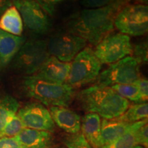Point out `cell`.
Listing matches in <instances>:
<instances>
[{
	"label": "cell",
	"mask_w": 148,
	"mask_h": 148,
	"mask_svg": "<svg viewBox=\"0 0 148 148\" xmlns=\"http://www.w3.org/2000/svg\"><path fill=\"white\" fill-rule=\"evenodd\" d=\"M123 6L120 3H113L102 8L82 10L66 21L67 32L97 45L113 30L114 18Z\"/></svg>",
	"instance_id": "6da1fadb"
},
{
	"label": "cell",
	"mask_w": 148,
	"mask_h": 148,
	"mask_svg": "<svg viewBox=\"0 0 148 148\" xmlns=\"http://www.w3.org/2000/svg\"><path fill=\"white\" fill-rule=\"evenodd\" d=\"M83 110L97 114L104 119H116L130 106L127 99L108 86L97 85L81 90L77 95Z\"/></svg>",
	"instance_id": "7a4b0ae2"
},
{
	"label": "cell",
	"mask_w": 148,
	"mask_h": 148,
	"mask_svg": "<svg viewBox=\"0 0 148 148\" xmlns=\"http://www.w3.org/2000/svg\"><path fill=\"white\" fill-rule=\"evenodd\" d=\"M22 88L27 96L51 106H69L75 94L68 84L47 82L33 75L24 77Z\"/></svg>",
	"instance_id": "3957f363"
},
{
	"label": "cell",
	"mask_w": 148,
	"mask_h": 148,
	"mask_svg": "<svg viewBox=\"0 0 148 148\" xmlns=\"http://www.w3.org/2000/svg\"><path fill=\"white\" fill-rule=\"evenodd\" d=\"M101 63L91 48H84L74 58L65 84L77 88L95 80L99 76Z\"/></svg>",
	"instance_id": "277c9868"
},
{
	"label": "cell",
	"mask_w": 148,
	"mask_h": 148,
	"mask_svg": "<svg viewBox=\"0 0 148 148\" xmlns=\"http://www.w3.org/2000/svg\"><path fill=\"white\" fill-rule=\"evenodd\" d=\"M50 56L47 42L44 40H29L25 42L12 59V67L26 75H34Z\"/></svg>",
	"instance_id": "5b68a950"
},
{
	"label": "cell",
	"mask_w": 148,
	"mask_h": 148,
	"mask_svg": "<svg viewBox=\"0 0 148 148\" xmlns=\"http://www.w3.org/2000/svg\"><path fill=\"white\" fill-rule=\"evenodd\" d=\"M114 25L122 34L140 36L148 30V8L145 4H127L114 18Z\"/></svg>",
	"instance_id": "8992f818"
},
{
	"label": "cell",
	"mask_w": 148,
	"mask_h": 148,
	"mask_svg": "<svg viewBox=\"0 0 148 148\" xmlns=\"http://www.w3.org/2000/svg\"><path fill=\"white\" fill-rule=\"evenodd\" d=\"M140 77L138 62L134 57L127 56L99 73L96 85L110 87L114 84H133Z\"/></svg>",
	"instance_id": "52a82bcc"
},
{
	"label": "cell",
	"mask_w": 148,
	"mask_h": 148,
	"mask_svg": "<svg viewBox=\"0 0 148 148\" xmlns=\"http://www.w3.org/2000/svg\"><path fill=\"white\" fill-rule=\"evenodd\" d=\"M132 47L129 36L110 33L96 45L94 53L101 63L113 64L132 54Z\"/></svg>",
	"instance_id": "ba28073f"
},
{
	"label": "cell",
	"mask_w": 148,
	"mask_h": 148,
	"mask_svg": "<svg viewBox=\"0 0 148 148\" xmlns=\"http://www.w3.org/2000/svg\"><path fill=\"white\" fill-rule=\"evenodd\" d=\"M25 27L37 34H46L51 28V20L35 0H13Z\"/></svg>",
	"instance_id": "9c48e42d"
},
{
	"label": "cell",
	"mask_w": 148,
	"mask_h": 148,
	"mask_svg": "<svg viewBox=\"0 0 148 148\" xmlns=\"http://www.w3.org/2000/svg\"><path fill=\"white\" fill-rule=\"evenodd\" d=\"M86 45L84 38L69 32L53 35L47 42L49 55L64 62L73 60Z\"/></svg>",
	"instance_id": "30bf717a"
},
{
	"label": "cell",
	"mask_w": 148,
	"mask_h": 148,
	"mask_svg": "<svg viewBox=\"0 0 148 148\" xmlns=\"http://www.w3.org/2000/svg\"><path fill=\"white\" fill-rule=\"evenodd\" d=\"M17 116L27 128L49 132L55 130V123L50 112L40 103H27L18 110Z\"/></svg>",
	"instance_id": "8fae6325"
},
{
	"label": "cell",
	"mask_w": 148,
	"mask_h": 148,
	"mask_svg": "<svg viewBox=\"0 0 148 148\" xmlns=\"http://www.w3.org/2000/svg\"><path fill=\"white\" fill-rule=\"evenodd\" d=\"M71 64L49 56L36 73L35 77L47 82L65 84L70 71Z\"/></svg>",
	"instance_id": "7c38bea8"
},
{
	"label": "cell",
	"mask_w": 148,
	"mask_h": 148,
	"mask_svg": "<svg viewBox=\"0 0 148 148\" xmlns=\"http://www.w3.org/2000/svg\"><path fill=\"white\" fill-rule=\"evenodd\" d=\"M54 123L69 134H76L81 129V118L74 111L63 106H51L49 108Z\"/></svg>",
	"instance_id": "4fadbf2b"
},
{
	"label": "cell",
	"mask_w": 148,
	"mask_h": 148,
	"mask_svg": "<svg viewBox=\"0 0 148 148\" xmlns=\"http://www.w3.org/2000/svg\"><path fill=\"white\" fill-rule=\"evenodd\" d=\"M25 42L24 37L0 29V64L5 66L10 63Z\"/></svg>",
	"instance_id": "5bb4252c"
},
{
	"label": "cell",
	"mask_w": 148,
	"mask_h": 148,
	"mask_svg": "<svg viewBox=\"0 0 148 148\" xmlns=\"http://www.w3.org/2000/svg\"><path fill=\"white\" fill-rule=\"evenodd\" d=\"M15 138L23 148H49L52 135L46 131L25 127Z\"/></svg>",
	"instance_id": "9a60e30c"
},
{
	"label": "cell",
	"mask_w": 148,
	"mask_h": 148,
	"mask_svg": "<svg viewBox=\"0 0 148 148\" xmlns=\"http://www.w3.org/2000/svg\"><path fill=\"white\" fill-rule=\"evenodd\" d=\"M101 125L100 116L93 112H88L82 119L80 130H82V134L93 148H100L103 146Z\"/></svg>",
	"instance_id": "2e32d148"
},
{
	"label": "cell",
	"mask_w": 148,
	"mask_h": 148,
	"mask_svg": "<svg viewBox=\"0 0 148 148\" xmlns=\"http://www.w3.org/2000/svg\"><path fill=\"white\" fill-rule=\"evenodd\" d=\"M132 123H125L116 119H103L101 125L103 146L112 143L114 140L124 134L130 128Z\"/></svg>",
	"instance_id": "e0dca14e"
},
{
	"label": "cell",
	"mask_w": 148,
	"mask_h": 148,
	"mask_svg": "<svg viewBox=\"0 0 148 148\" xmlns=\"http://www.w3.org/2000/svg\"><path fill=\"white\" fill-rule=\"evenodd\" d=\"M0 29L9 34L21 36L23 30V23L19 12L14 5H12L0 17Z\"/></svg>",
	"instance_id": "ac0fdd59"
},
{
	"label": "cell",
	"mask_w": 148,
	"mask_h": 148,
	"mask_svg": "<svg viewBox=\"0 0 148 148\" xmlns=\"http://www.w3.org/2000/svg\"><path fill=\"white\" fill-rule=\"evenodd\" d=\"M147 123V119H144L142 121L135 122L132 124L130 128L123 134L114 140L112 143L108 145H105L100 148H132L134 145H137L136 143V134L138 129L142 125Z\"/></svg>",
	"instance_id": "d6986e66"
},
{
	"label": "cell",
	"mask_w": 148,
	"mask_h": 148,
	"mask_svg": "<svg viewBox=\"0 0 148 148\" xmlns=\"http://www.w3.org/2000/svg\"><path fill=\"white\" fill-rule=\"evenodd\" d=\"M19 103L15 98L7 95L0 99V134L10 120L16 115Z\"/></svg>",
	"instance_id": "ffe728a7"
},
{
	"label": "cell",
	"mask_w": 148,
	"mask_h": 148,
	"mask_svg": "<svg viewBox=\"0 0 148 148\" xmlns=\"http://www.w3.org/2000/svg\"><path fill=\"white\" fill-rule=\"evenodd\" d=\"M148 104L147 102L134 103L129 106L127 110L121 116L116 118L119 121L132 123L147 119Z\"/></svg>",
	"instance_id": "44dd1931"
},
{
	"label": "cell",
	"mask_w": 148,
	"mask_h": 148,
	"mask_svg": "<svg viewBox=\"0 0 148 148\" xmlns=\"http://www.w3.org/2000/svg\"><path fill=\"white\" fill-rule=\"evenodd\" d=\"M116 93L127 100L142 103L139 90L134 83L128 84H114L110 86Z\"/></svg>",
	"instance_id": "7402d4cb"
},
{
	"label": "cell",
	"mask_w": 148,
	"mask_h": 148,
	"mask_svg": "<svg viewBox=\"0 0 148 148\" xmlns=\"http://www.w3.org/2000/svg\"><path fill=\"white\" fill-rule=\"evenodd\" d=\"M23 122L17 115L14 116L3 127L1 135L2 137H15L25 128Z\"/></svg>",
	"instance_id": "603a6c76"
},
{
	"label": "cell",
	"mask_w": 148,
	"mask_h": 148,
	"mask_svg": "<svg viewBox=\"0 0 148 148\" xmlns=\"http://www.w3.org/2000/svg\"><path fill=\"white\" fill-rule=\"evenodd\" d=\"M64 143L68 148H92L82 132L68 135Z\"/></svg>",
	"instance_id": "cb8c5ba5"
},
{
	"label": "cell",
	"mask_w": 148,
	"mask_h": 148,
	"mask_svg": "<svg viewBox=\"0 0 148 148\" xmlns=\"http://www.w3.org/2000/svg\"><path fill=\"white\" fill-rule=\"evenodd\" d=\"M147 41L140 42L132 47V57L136 59L139 64L147 62Z\"/></svg>",
	"instance_id": "d4e9b609"
},
{
	"label": "cell",
	"mask_w": 148,
	"mask_h": 148,
	"mask_svg": "<svg viewBox=\"0 0 148 148\" xmlns=\"http://www.w3.org/2000/svg\"><path fill=\"white\" fill-rule=\"evenodd\" d=\"M80 2L83 6L90 9L102 8L113 3H120L125 5L119 0H81Z\"/></svg>",
	"instance_id": "484cf974"
},
{
	"label": "cell",
	"mask_w": 148,
	"mask_h": 148,
	"mask_svg": "<svg viewBox=\"0 0 148 148\" xmlns=\"http://www.w3.org/2000/svg\"><path fill=\"white\" fill-rule=\"evenodd\" d=\"M43 9L46 13L50 16L55 14L57 7L67 0H35Z\"/></svg>",
	"instance_id": "4316f807"
},
{
	"label": "cell",
	"mask_w": 148,
	"mask_h": 148,
	"mask_svg": "<svg viewBox=\"0 0 148 148\" xmlns=\"http://www.w3.org/2000/svg\"><path fill=\"white\" fill-rule=\"evenodd\" d=\"M147 131V123H146L138 129L136 134L137 145H141L145 148H147L148 146Z\"/></svg>",
	"instance_id": "83f0119b"
},
{
	"label": "cell",
	"mask_w": 148,
	"mask_h": 148,
	"mask_svg": "<svg viewBox=\"0 0 148 148\" xmlns=\"http://www.w3.org/2000/svg\"><path fill=\"white\" fill-rule=\"evenodd\" d=\"M134 84L137 86L141 98V102H146L148 97V82L145 77H140Z\"/></svg>",
	"instance_id": "f1b7e54d"
},
{
	"label": "cell",
	"mask_w": 148,
	"mask_h": 148,
	"mask_svg": "<svg viewBox=\"0 0 148 148\" xmlns=\"http://www.w3.org/2000/svg\"><path fill=\"white\" fill-rule=\"evenodd\" d=\"M0 148H23L15 137L0 138Z\"/></svg>",
	"instance_id": "f546056e"
},
{
	"label": "cell",
	"mask_w": 148,
	"mask_h": 148,
	"mask_svg": "<svg viewBox=\"0 0 148 148\" xmlns=\"http://www.w3.org/2000/svg\"><path fill=\"white\" fill-rule=\"evenodd\" d=\"M13 0H0V17L7 9L12 5Z\"/></svg>",
	"instance_id": "4dcf8cb0"
},
{
	"label": "cell",
	"mask_w": 148,
	"mask_h": 148,
	"mask_svg": "<svg viewBox=\"0 0 148 148\" xmlns=\"http://www.w3.org/2000/svg\"><path fill=\"white\" fill-rule=\"evenodd\" d=\"M135 1H137L140 4H145V3H147V0H135Z\"/></svg>",
	"instance_id": "1f68e13d"
},
{
	"label": "cell",
	"mask_w": 148,
	"mask_h": 148,
	"mask_svg": "<svg viewBox=\"0 0 148 148\" xmlns=\"http://www.w3.org/2000/svg\"><path fill=\"white\" fill-rule=\"evenodd\" d=\"M119 1H121V2H122V3H124V4L127 5V3L128 2V1H130V0H119Z\"/></svg>",
	"instance_id": "d6a6232c"
},
{
	"label": "cell",
	"mask_w": 148,
	"mask_h": 148,
	"mask_svg": "<svg viewBox=\"0 0 148 148\" xmlns=\"http://www.w3.org/2000/svg\"><path fill=\"white\" fill-rule=\"evenodd\" d=\"M132 148H145V147H143V146H141V145H134V147H132Z\"/></svg>",
	"instance_id": "836d02e7"
},
{
	"label": "cell",
	"mask_w": 148,
	"mask_h": 148,
	"mask_svg": "<svg viewBox=\"0 0 148 148\" xmlns=\"http://www.w3.org/2000/svg\"><path fill=\"white\" fill-rule=\"evenodd\" d=\"M2 137V136H1V134H0V138H1Z\"/></svg>",
	"instance_id": "e575fe53"
}]
</instances>
